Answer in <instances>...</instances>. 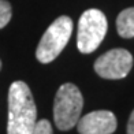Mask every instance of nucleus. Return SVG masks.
Returning a JSON list of instances; mask_svg holds the SVG:
<instances>
[{"label": "nucleus", "instance_id": "nucleus-1", "mask_svg": "<svg viewBox=\"0 0 134 134\" xmlns=\"http://www.w3.org/2000/svg\"><path fill=\"white\" fill-rule=\"evenodd\" d=\"M37 123V108L23 81L11 83L8 90V123L7 134H32Z\"/></svg>", "mask_w": 134, "mask_h": 134}, {"label": "nucleus", "instance_id": "nucleus-2", "mask_svg": "<svg viewBox=\"0 0 134 134\" xmlns=\"http://www.w3.org/2000/svg\"><path fill=\"white\" fill-rule=\"evenodd\" d=\"M83 107L81 90L74 83H63L58 89L53 101V120L59 130L67 131L77 126Z\"/></svg>", "mask_w": 134, "mask_h": 134}, {"label": "nucleus", "instance_id": "nucleus-3", "mask_svg": "<svg viewBox=\"0 0 134 134\" xmlns=\"http://www.w3.org/2000/svg\"><path fill=\"white\" fill-rule=\"evenodd\" d=\"M72 33V21L70 16L62 15L55 19L37 45L36 49V58L40 63H51L55 60L59 53L64 49Z\"/></svg>", "mask_w": 134, "mask_h": 134}, {"label": "nucleus", "instance_id": "nucleus-4", "mask_svg": "<svg viewBox=\"0 0 134 134\" xmlns=\"http://www.w3.org/2000/svg\"><path fill=\"white\" fill-rule=\"evenodd\" d=\"M107 26V18L100 10L90 8L85 11L78 22V51L82 53H92L96 51L105 37Z\"/></svg>", "mask_w": 134, "mask_h": 134}, {"label": "nucleus", "instance_id": "nucleus-5", "mask_svg": "<svg viewBox=\"0 0 134 134\" xmlns=\"http://www.w3.org/2000/svg\"><path fill=\"white\" fill-rule=\"evenodd\" d=\"M133 67L131 53L123 48H115L101 55L94 62V71L105 80H120Z\"/></svg>", "mask_w": 134, "mask_h": 134}, {"label": "nucleus", "instance_id": "nucleus-6", "mask_svg": "<svg viewBox=\"0 0 134 134\" xmlns=\"http://www.w3.org/2000/svg\"><path fill=\"white\" fill-rule=\"evenodd\" d=\"M116 116L111 111H93L80 118L77 129L80 134H112L116 130Z\"/></svg>", "mask_w": 134, "mask_h": 134}, {"label": "nucleus", "instance_id": "nucleus-7", "mask_svg": "<svg viewBox=\"0 0 134 134\" xmlns=\"http://www.w3.org/2000/svg\"><path fill=\"white\" fill-rule=\"evenodd\" d=\"M116 30L123 38L134 37V7L120 11L116 18Z\"/></svg>", "mask_w": 134, "mask_h": 134}, {"label": "nucleus", "instance_id": "nucleus-8", "mask_svg": "<svg viewBox=\"0 0 134 134\" xmlns=\"http://www.w3.org/2000/svg\"><path fill=\"white\" fill-rule=\"evenodd\" d=\"M13 15V8L7 0H0V29L7 26Z\"/></svg>", "mask_w": 134, "mask_h": 134}, {"label": "nucleus", "instance_id": "nucleus-9", "mask_svg": "<svg viewBox=\"0 0 134 134\" xmlns=\"http://www.w3.org/2000/svg\"><path fill=\"white\" fill-rule=\"evenodd\" d=\"M32 134H53L52 131V126L47 119H41L38 120L34 126V130Z\"/></svg>", "mask_w": 134, "mask_h": 134}, {"label": "nucleus", "instance_id": "nucleus-10", "mask_svg": "<svg viewBox=\"0 0 134 134\" xmlns=\"http://www.w3.org/2000/svg\"><path fill=\"white\" fill-rule=\"evenodd\" d=\"M127 134H134V109L127 122Z\"/></svg>", "mask_w": 134, "mask_h": 134}, {"label": "nucleus", "instance_id": "nucleus-11", "mask_svg": "<svg viewBox=\"0 0 134 134\" xmlns=\"http://www.w3.org/2000/svg\"><path fill=\"white\" fill-rule=\"evenodd\" d=\"M0 70H2V60H0Z\"/></svg>", "mask_w": 134, "mask_h": 134}]
</instances>
